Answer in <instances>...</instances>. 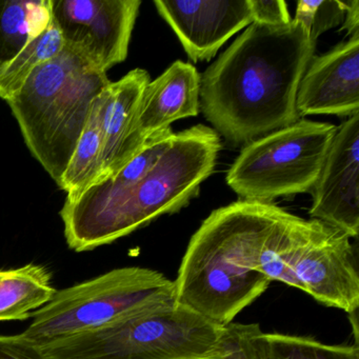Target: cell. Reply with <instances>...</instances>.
Wrapping results in <instances>:
<instances>
[{"instance_id":"6da1fadb","label":"cell","mask_w":359,"mask_h":359,"mask_svg":"<svg viewBox=\"0 0 359 359\" xmlns=\"http://www.w3.org/2000/svg\"><path fill=\"white\" fill-rule=\"evenodd\" d=\"M220 150L215 130L194 126L175 133L155 165L150 155L140 153L114 175L66 198L60 216L69 248L92 251L184 209L213 173Z\"/></svg>"},{"instance_id":"7a4b0ae2","label":"cell","mask_w":359,"mask_h":359,"mask_svg":"<svg viewBox=\"0 0 359 359\" xmlns=\"http://www.w3.org/2000/svg\"><path fill=\"white\" fill-rule=\"evenodd\" d=\"M316 43L302 24L250 25L201 76V109L217 133L234 146L289 127L300 81Z\"/></svg>"},{"instance_id":"3957f363","label":"cell","mask_w":359,"mask_h":359,"mask_svg":"<svg viewBox=\"0 0 359 359\" xmlns=\"http://www.w3.org/2000/svg\"><path fill=\"white\" fill-rule=\"evenodd\" d=\"M279 207L241 201L212 212L194 233L178 269L175 302L226 325L266 291L260 251Z\"/></svg>"},{"instance_id":"277c9868","label":"cell","mask_w":359,"mask_h":359,"mask_svg":"<svg viewBox=\"0 0 359 359\" xmlns=\"http://www.w3.org/2000/svg\"><path fill=\"white\" fill-rule=\"evenodd\" d=\"M110 83L107 73L65 47L37 67L7 100L29 150L56 184L68 167L94 100Z\"/></svg>"},{"instance_id":"5b68a950","label":"cell","mask_w":359,"mask_h":359,"mask_svg":"<svg viewBox=\"0 0 359 359\" xmlns=\"http://www.w3.org/2000/svg\"><path fill=\"white\" fill-rule=\"evenodd\" d=\"M48 359H228L226 325L175 300L39 346Z\"/></svg>"},{"instance_id":"8992f818","label":"cell","mask_w":359,"mask_h":359,"mask_svg":"<svg viewBox=\"0 0 359 359\" xmlns=\"http://www.w3.org/2000/svg\"><path fill=\"white\" fill-rule=\"evenodd\" d=\"M268 274L350 313L359 308V274L351 237L317 219L287 214L273 235Z\"/></svg>"},{"instance_id":"52a82bcc","label":"cell","mask_w":359,"mask_h":359,"mask_svg":"<svg viewBox=\"0 0 359 359\" xmlns=\"http://www.w3.org/2000/svg\"><path fill=\"white\" fill-rule=\"evenodd\" d=\"M175 300L174 281L142 266L114 269L56 290L20 336L37 346L108 325L138 309Z\"/></svg>"},{"instance_id":"ba28073f","label":"cell","mask_w":359,"mask_h":359,"mask_svg":"<svg viewBox=\"0 0 359 359\" xmlns=\"http://www.w3.org/2000/svg\"><path fill=\"white\" fill-rule=\"evenodd\" d=\"M338 127L299 119L245 144L226 174L241 201L272 203L312 192Z\"/></svg>"},{"instance_id":"9c48e42d","label":"cell","mask_w":359,"mask_h":359,"mask_svg":"<svg viewBox=\"0 0 359 359\" xmlns=\"http://www.w3.org/2000/svg\"><path fill=\"white\" fill-rule=\"evenodd\" d=\"M140 0H50L65 47L107 73L125 62Z\"/></svg>"},{"instance_id":"30bf717a","label":"cell","mask_w":359,"mask_h":359,"mask_svg":"<svg viewBox=\"0 0 359 359\" xmlns=\"http://www.w3.org/2000/svg\"><path fill=\"white\" fill-rule=\"evenodd\" d=\"M359 113L338 127L312 190V219L351 238L359 232Z\"/></svg>"},{"instance_id":"8fae6325","label":"cell","mask_w":359,"mask_h":359,"mask_svg":"<svg viewBox=\"0 0 359 359\" xmlns=\"http://www.w3.org/2000/svg\"><path fill=\"white\" fill-rule=\"evenodd\" d=\"M193 62H209L239 31L253 24L249 0L154 1Z\"/></svg>"},{"instance_id":"7c38bea8","label":"cell","mask_w":359,"mask_h":359,"mask_svg":"<svg viewBox=\"0 0 359 359\" xmlns=\"http://www.w3.org/2000/svg\"><path fill=\"white\" fill-rule=\"evenodd\" d=\"M299 116L359 113V35L331 51L313 56L298 88Z\"/></svg>"},{"instance_id":"4fadbf2b","label":"cell","mask_w":359,"mask_h":359,"mask_svg":"<svg viewBox=\"0 0 359 359\" xmlns=\"http://www.w3.org/2000/svg\"><path fill=\"white\" fill-rule=\"evenodd\" d=\"M201 111V75L193 65L177 60L144 89L128 140L125 163L144 144L180 119Z\"/></svg>"},{"instance_id":"5bb4252c","label":"cell","mask_w":359,"mask_h":359,"mask_svg":"<svg viewBox=\"0 0 359 359\" xmlns=\"http://www.w3.org/2000/svg\"><path fill=\"white\" fill-rule=\"evenodd\" d=\"M150 81V75L146 70L135 69L116 83H111L102 92L100 127L102 175L100 180L114 175L123 167L126 148L136 113Z\"/></svg>"},{"instance_id":"9a60e30c","label":"cell","mask_w":359,"mask_h":359,"mask_svg":"<svg viewBox=\"0 0 359 359\" xmlns=\"http://www.w3.org/2000/svg\"><path fill=\"white\" fill-rule=\"evenodd\" d=\"M55 292L52 273L43 264L0 270V321L30 318Z\"/></svg>"},{"instance_id":"2e32d148","label":"cell","mask_w":359,"mask_h":359,"mask_svg":"<svg viewBox=\"0 0 359 359\" xmlns=\"http://www.w3.org/2000/svg\"><path fill=\"white\" fill-rule=\"evenodd\" d=\"M51 20L50 0H0V75Z\"/></svg>"},{"instance_id":"e0dca14e","label":"cell","mask_w":359,"mask_h":359,"mask_svg":"<svg viewBox=\"0 0 359 359\" xmlns=\"http://www.w3.org/2000/svg\"><path fill=\"white\" fill-rule=\"evenodd\" d=\"M102 93L94 100L89 118L75 146L68 167L58 187L67 193V198H74L102 178V133L100 107Z\"/></svg>"},{"instance_id":"ac0fdd59","label":"cell","mask_w":359,"mask_h":359,"mask_svg":"<svg viewBox=\"0 0 359 359\" xmlns=\"http://www.w3.org/2000/svg\"><path fill=\"white\" fill-rule=\"evenodd\" d=\"M255 359H359L358 344L330 346L314 338L264 333L253 337Z\"/></svg>"},{"instance_id":"d6986e66","label":"cell","mask_w":359,"mask_h":359,"mask_svg":"<svg viewBox=\"0 0 359 359\" xmlns=\"http://www.w3.org/2000/svg\"><path fill=\"white\" fill-rule=\"evenodd\" d=\"M64 48L62 33L51 20L46 30L35 37L0 75V98L7 102L20 91L37 67L53 60Z\"/></svg>"},{"instance_id":"ffe728a7","label":"cell","mask_w":359,"mask_h":359,"mask_svg":"<svg viewBox=\"0 0 359 359\" xmlns=\"http://www.w3.org/2000/svg\"><path fill=\"white\" fill-rule=\"evenodd\" d=\"M346 5L341 0H300L293 20L302 24L311 41L316 43L323 33L342 25Z\"/></svg>"},{"instance_id":"44dd1931","label":"cell","mask_w":359,"mask_h":359,"mask_svg":"<svg viewBox=\"0 0 359 359\" xmlns=\"http://www.w3.org/2000/svg\"><path fill=\"white\" fill-rule=\"evenodd\" d=\"M228 334V359H255L253 337L260 330L258 323H231L226 325Z\"/></svg>"},{"instance_id":"7402d4cb","label":"cell","mask_w":359,"mask_h":359,"mask_svg":"<svg viewBox=\"0 0 359 359\" xmlns=\"http://www.w3.org/2000/svg\"><path fill=\"white\" fill-rule=\"evenodd\" d=\"M253 22L270 27L287 26L292 22L287 4L281 0H249Z\"/></svg>"},{"instance_id":"603a6c76","label":"cell","mask_w":359,"mask_h":359,"mask_svg":"<svg viewBox=\"0 0 359 359\" xmlns=\"http://www.w3.org/2000/svg\"><path fill=\"white\" fill-rule=\"evenodd\" d=\"M0 359H48L39 346L18 335H0Z\"/></svg>"},{"instance_id":"cb8c5ba5","label":"cell","mask_w":359,"mask_h":359,"mask_svg":"<svg viewBox=\"0 0 359 359\" xmlns=\"http://www.w3.org/2000/svg\"><path fill=\"white\" fill-rule=\"evenodd\" d=\"M346 5V15L340 30L346 31L350 37L359 35V1L358 0H348L344 1Z\"/></svg>"},{"instance_id":"d4e9b609","label":"cell","mask_w":359,"mask_h":359,"mask_svg":"<svg viewBox=\"0 0 359 359\" xmlns=\"http://www.w3.org/2000/svg\"><path fill=\"white\" fill-rule=\"evenodd\" d=\"M348 318H350L351 325L353 327V333H354L355 344H358V310L354 311V312L348 314Z\"/></svg>"}]
</instances>
